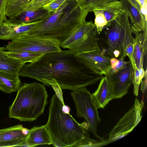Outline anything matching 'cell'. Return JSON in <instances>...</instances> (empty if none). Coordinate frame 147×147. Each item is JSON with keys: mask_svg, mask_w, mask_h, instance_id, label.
I'll return each instance as SVG.
<instances>
[{"mask_svg": "<svg viewBox=\"0 0 147 147\" xmlns=\"http://www.w3.org/2000/svg\"><path fill=\"white\" fill-rule=\"evenodd\" d=\"M111 90L110 84L106 76H103L100 80L98 87L92 94L98 107L103 109L110 101Z\"/></svg>", "mask_w": 147, "mask_h": 147, "instance_id": "cell-19", "label": "cell"}, {"mask_svg": "<svg viewBox=\"0 0 147 147\" xmlns=\"http://www.w3.org/2000/svg\"><path fill=\"white\" fill-rule=\"evenodd\" d=\"M133 33L129 17L122 10L113 20L107 24L101 32L97 33L98 43L102 53L110 59H124L127 57V47L133 43Z\"/></svg>", "mask_w": 147, "mask_h": 147, "instance_id": "cell-4", "label": "cell"}, {"mask_svg": "<svg viewBox=\"0 0 147 147\" xmlns=\"http://www.w3.org/2000/svg\"><path fill=\"white\" fill-rule=\"evenodd\" d=\"M29 23H18L9 19L0 23V39L12 40L19 36L26 35L43 20Z\"/></svg>", "mask_w": 147, "mask_h": 147, "instance_id": "cell-12", "label": "cell"}, {"mask_svg": "<svg viewBox=\"0 0 147 147\" xmlns=\"http://www.w3.org/2000/svg\"><path fill=\"white\" fill-rule=\"evenodd\" d=\"M51 13L42 7L35 11L27 9L9 20L20 24L32 23L46 19Z\"/></svg>", "mask_w": 147, "mask_h": 147, "instance_id": "cell-16", "label": "cell"}, {"mask_svg": "<svg viewBox=\"0 0 147 147\" xmlns=\"http://www.w3.org/2000/svg\"><path fill=\"white\" fill-rule=\"evenodd\" d=\"M53 0H35L32 5L26 10L33 11L37 10Z\"/></svg>", "mask_w": 147, "mask_h": 147, "instance_id": "cell-29", "label": "cell"}, {"mask_svg": "<svg viewBox=\"0 0 147 147\" xmlns=\"http://www.w3.org/2000/svg\"><path fill=\"white\" fill-rule=\"evenodd\" d=\"M5 47L8 51H28L42 55L62 50L60 43L55 40L26 35L12 40Z\"/></svg>", "mask_w": 147, "mask_h": 147, "instance_id": "cell-7", "label": "cell"}, {"mask_svg": "<svg viewBox=\"0 0 147 147\" xmlns=\"http://www.w3.org/2000/svg\"><path fill=\"white\" fill-rule=\"evenodd\" d=\"M35 0H8L6 10V17L9 19L19 15L27 9Z\"/></svg>", "mask_w": 147, "mask_h": 147, "instance_id": "cell-21", "label": "cell"}, {"mask_svg": "<svg viewBox=\"0 0 147 147\" xmlns=\"http://www.w3.org/2000/svg\"><path fill=\"white\" fill-rule=\"evenodd\" d=\"M18 74L0 70V90L6 93L17 91L21 86Z\"/></svg>", "mask_w": 147, "mask_h": 147, "instance_id": "cell-17", "label": "cell"}, {"mask_svg": "<svg viewBox=\"0 0 147 147\" xmlns=\"http://www.w3.org/2000/svg\"><path fill=\"white\" fill-rule=\"evenodd\" d=\"M71 94L76 108L77 116L84 118L87 122L86 129L101 140L105 141L97 134V125L101 119L97 105L92 94L86 87L72 91Z\"/></svg>", "mask_w": 147, "mask_h": 147, "instance_id": "cell-6", "label": "cell"}, {"mask_svg": "<svg viewBox=\"0 0 147 147\" xmlns=\"http://www.w3.org/2000/svg\"><path fill=\"white\" fill-rule=\"evenodd\" d=\"M118 0H76L81 9L88 13L101 9L109 3Z\"/></svg>", "mask_w": 147, "mask_h": 147, "instance_id": "cell-23", "label": "cell"}, {"mask_svg": "<svg viewBox=\"0 0 147 147\" xmlns=\"http://www.w3.org/2000/svg\"><path fill=\"white\" fill-rule=\"evenodd\" d=\"M92 11L95 16L94 24L96 27L97 33H98L102 31L104 27L107 24V22L102 9H96Z\"/></svg>", "mask_w": 147, "mask_h": 147, "instance_id": "cell-26", "label": "cell"}, {"mask_svg": "<svg viewBox=\"0 0 147 147\" xmlns=\"http://www.w3.org/2000/svg\"><path fill=\"white\" fill-rule=\"evenodd\" d=\"M19 76L32 78L49 86L75 90L97 83L103 75L87 66L74 51L68 50L47 53L35 61L25 64Z\"/></svg>", "mask_w": 147, "mask_h": 147, "instance_id": "cell-1", "label": "cell"}, {"mask_svg": "<svg viewBox=\"0 0 147 147\" xmlns=\"http://www.w3.org/2000/svg\"><path fill=\"white\" fill-rule=\"evenodd\" d=\"M62 109L63 111L65 113H69L70 111V108L67 105H63L62 106Z\"/></svg>", "mask_w": 147, "mask_h": 147, "instance_id": "cell-35", "label": "cell"}, {"mask_svg": "<svg viewBox=\"0 0 147 147\" xmlns=\"http://www.w3.org/2000/svg\"><path fill=\"white\" fill-rule=\"evenodd\" d=\"M92 21L82 23L72 33L60 44L61 47L67 49L95 27Z\"/></svg>", "mask_w": 147, "mask_h": 147, "instance_id": "cell-20", "label": "cell"}, {"mask_svg": "<svg viewBox=\"0 0 147 147\" xmlns=\"http://www.w3.org/2000/svg\"><path fill=\"white\" fill-rule=\"evenodd\" d=\"M29 130L21 125L0 129V147L26 146Z\"/></svg>", "mask_w": 147, "mask_h": 147, "instance_id": "cell-11", "label": "cell"}, {"mask_svg": "<svg viewBox=\"0 0 147 147\" xmlns=\"http://www.w3.org/2000/svg\"><path fill=\"white\" fill-rule=\"evenodd\" d=\"M123 10L130 18L134 32H140L143 30L147 21L140 10L135 7L129 0H120Z\"/></svg>", "mask_w": 147, "mask_h": 147, "instance_id": "cell-15", "label": "cell"}, {"mask_svg": "<svg viewBox=\"0 0 147 147\" xmlns=\"http://www.w3.org/2000/svg\"><path fill=\"white\" fill-rule=\"evenodd\" d=\"M67 1L26 35L54 39L60 44L86 21L88 13L81 9L77 3L74 7H70Z\"/></svg>", "mask_w": 147, "mask_h": 147, "instance_id": "cell-3", "label": "cell"}, {"mask_svg": "<svg viewBox=\"0 0 147 147\" xmlns=\"http://www.w3.org/2000/svg\"><path fill=\"white\" fill-rule=\"evenodd\" d=\"M48 97L44 84L37 82L24 84L9 108V117L22 121L36 120L43 114Z\"/></svg>", "mask_w": 147, "mask_h": 147, "instance_id": "cell-5", "label": "cell"}, {"mask_svg": "<svg viewBox=\"0 0 147 147\" xmlns=\"http://www.w3.org/2000/svg\"><path fill=\"white\" fill-rule=\"evenodd\" d=\"M111 68L115 67L119 63V60L115 58H112L110 59Z\"/></svg>", "mask_w": 147, "mask_h": 147, "instance_id": "cell-34", "label": "cell"}, {"mask_svg": "<svg viewBox=\"0 0 147 147\" xmlns=\"http://www.w3.org/2000/svg\"><path fill=\"white\" fill-rule=\"evenodd\" d=\"M67 0H54L44 5V9L51 12L56 11Z\"/></svg>", "mask_w": 147, "mask_h": 147, "instance_id": "cell-28", "label": "cell"}, {"mask_svg": "<svg viewBox=\"0 0 147 147\" xmlns=\"http://www.w3.org/2000/svg\"><path fill=\"white\" fill-rule=\"evenodd\" d=\"M48 121L45 125L53 146H94L97 142L91 139L86 129L69 113H64L63 97L55 93L51 97Z\"/></svg>", "mask_w": 147, "mask_h": 147, "instance_id": "cell-2", "label": "cell"}, {"mask_svg": "<svg viewBox=\"0 0 147 147\" xmlns=\"http://www.w3.org/2000/svg\"><path fill=\"white\" fill-rule=\"evenodd\" d=\"M118 60L119 63L114 68H111L107 74L117 72L119 70L124 68L127 65L131 63L130 61H125L124 58H122Z\"/></svg>", "mask_w": 147, "mask_h": 147, "instance_id": "cell-30", "label": "cell"}, {"mask_svg": "<svg viewBox=\"0 0 147 147\" xmlns=\"http://www.w3.org/2000/svg\"><path fill=\"white\" fill-rule=\"evenodd\" d=\"M5 47H0V70L19 74L25 64L17 59L8 56Z\"/></svg>", "mask_w": 147, "mask_h": 147, "instance_id": "cell-18", "label": "cell"}, {"mask_svg": "<svg viewBox=\"0 0 147 147\" xmlns=\"http://www.w3.org/2000/svg\"><path fill=\"white\" fill-rule=\"evenodd\" d=\"M79 59L96 73L105 76L111 68L110 59L104 55L100 50L76 53Z\"/></svg>", "mask_w": 147, "mask_h": 147, "instance_id": "cell-10", "label": "cell"}, {"mask_svg": "<svg viewBox=\"0 0 147 147\" xmlns=\"http://www.w3.org/2000/svg\"><path fill=\"white\" fill-rule=\"evenodd\" d=\"M67 0V1H69V0ZM75 0V1L76 0Z\"/></svg>", "mask_w": 147, "mask_h": 147, "instance_id": "cell-37", "label": "cell"}, {"mask_svg": "<svg viewBox=\"0 0 147 147\" xmlns=\"http://www.w3.org/2000/svg\"><path fill=\"white\" fill-rule=\"evenodd\" d=\"M147 69L145 70L144 76L143 78L141 83V90L143 93H144L146 90L147 89Z\"/></svg>", "mask_w": 147, "mask_h": 147, "instance_id": "cell-33", "label": "cell"}, {"mask_svg": "<svg viewBox=\"0 0 147 147\" xmlns=\"http://www.w3.org/2000/svg\"><path fill=\"white\" fill-rule=\"evenodd\" d=\"M104 15L109 23L113 20L122 10V5L120 1L111 2L102 8Z\"/></svg>", "mask_w": 147, "mask_h": 147, "instance_id": "cell-24", "label": "cell"}, {"mask_svg": "<svg viewBox=\"0 0 147 147\" xmlns=\"http://www.w3.org/2000/svg\"><path fill=\"white\" fill-rule=\"evenodd\" d=\"M132 80L134 94L137 97L138 95L139 87L141 82L140 79L139 69L136 66L133 68Z\"/></svg>", "mask_w": 147, "mask_h": 147, "instance_id": "cell-27", "label": "cell"}, {"mask_svg": "<svg viewBox=\"0 0 147 147\" xmlns=\"http://www.w3.org/2000/svg\"><path fill=\"white\" fill-rule=\"evenodd\" d=\"M97 35L95 26L69 47L68 49L76 53L96 49L100 50L98 43Z\"/></svg>", "mask_w": 147, "mask_h": 147, "instance_id": "cell-13", "label": "cell"}, {"mask_svg": "<svg viewBox=\"0 0 147 147\" xmlns=\"http://www.w3.org/2000/svg\"><path fill=\"white\" fill-rule=\"evenodd\" d=\"M131 4L136 8L140 10V5L136 0H129Z\"/></svg>", "mask_w": 147, "mask_h": 147, "instance_id": "cell-36", "label": "cell"}, {"mask_svg": "<svg viewBox=\"0 0 147 147\" xmlns=\"http://www.w3.org/2000/svg\"><path fill=\"white\" fill-rule=\"evenodd\" d=\"M8 0H0V23L7 20L6 10Z\"/></svg>", "mask_w": 147, "mask_h": 147, "instance_id": "cell-31", "label": "cell"}, {"mask_svg": "<svg viewBox=\"0 0 147 147\" xmlns=\"http://www.w3.org/2000/svg\"><path fill=\"white\" fill-rule=\"evenodd\" d=\"M25 144L26 146L30 147L52 144L50 135L45 125L34 127L30 129Z\"/></svg>", "mask_w": 147, "mask_h": 147, "instance_id": "cell-14", "label": "cell"}, {"mask_svg": "<svg viewBox=\"0 0 147 147\" xmlns=\"http://www.w3.org/2000/svg\"><path fill=\"white\" fill-rule=\"evenodd\" d=\"M5 53L8 56L19 59L25 63L34 62L42 55L37 53L25 51H6Z\"/></svg>", "mask_w": 147, "mask_h": 147, "instance_id": "cell-25", "label": "cell"}, {"mask_svg": "<svg viewBox=\"0 0 147 147\" xmlns=\"http://www.w3.org/2000/svg\"><path fill=\"white\" fill-rule=\"evenodd\" d=\"M133 43H131L127 46L125 50L126 55L129 58L133 68L136 66L133 56Z\"/></svg>", "mask_w": 147, "mask_h": 147, "instance_id": "cell-32", "label": "cell"}, {"mask_svg": "<svg viewBox=\"0 0 147 147\" xmlns=\"http://www.w3.org/2000/svg\"><path fill=\"white\" fill-rule=\"evenodd\" d=\"M136 37L133 41V56L136 65L138 69L141 63L144 61V53L142 42V33L134 32Z\"/></svg>", "mask_w": 147, "mask_h": 147, "instance_id": "cell-22", "label": "cell"}, {"mask_svg": "<svg viewBox=\"0 0 147 147\" xmlns=\"http://www.w3.org/2000/svg\"><path fill=\"white\" fill-rule=\"evenodd\" d=\"M144 105L135 98L133 105L120 119L109 133L108 140L114 141L125 136L131 132L137 125L142 117V110Z\"/></svg>", "mask_w": 147, "mask_h": 147, "instance_id": "cell-8", "label": "cell"}, {"mask_svg": "<svg viewBox=\"0 0 147 147\" xmlns=\"http://www.w3.org/2000/svg\"><path fill=\"white\" fill-rule=\"evenodd\" d=\"M133 68L131 63L118 71L106 76L110 84V100L121 98L126 94L132 84Z\"/></svg>", "mask_w": 147, "mask_h": 147, "instance_id": "cell-9", "label": "cell"}]
</instances>
